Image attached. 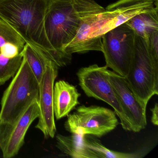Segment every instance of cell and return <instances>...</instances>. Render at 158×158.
<instances>
[{
  "label": "cell",
  "instance_id": "obj_6",
  "mask_svg": "<svg viewBox=\"0 0 158 158\" xmlns=\"http://www.w3.org/2000/svg\"><path fill=\"white\" fill-rule=\"evenodd\" d=\"M135 33L126 23L108 31L102 37L105 66L125 77L135 56Z\"/></svg>",
  "mask_w": 158,
  "mask_h": 158
},
{
  "label": "cell",
  "instance_id": "obj_8",
  "mask_svg": "<svg viewBox=\"0 0 158 158\" xmlns=\"http://www.w3.org/2000/svg\"><path fill=\"white\" fill-rule=\"evenodd\" d=\"M116 115L108 108L82 105L68 114L64 127L71 134L101 137L116 128L119 124Z\"/></svg>",
  "mask_w": 158,
  "mask_h": 158
},
{
  "label": "cell",
  "instance_id": "obj_10",
  "mask_svg": "<svg viewBox=\"0 0 158 158\" xmlns=\"http://www.w3.org/2000/svg\"><path fill=\"white\" fill-rule=\"evenodd\" d=\"M59 67L52 63L47 65L39 83L38 103L40 114L35 127L46 138H53L56 133L53 110V92L54 82L58 76Z\"/></svg>",
  "mask_w": 158,
  "mask_h": 158
},
{
  "label": "cell",
  "instance_id": "obj_2",
  "mask_svg": "<svg viewBox=\"0 0 158 158\" xmlns=\"http://www.w3.org/2000/svg\"><path fill=\"white\" fill-rule=\"evenodd\" d=\"M80 23L74 0H50L45 16V30L60 67L67 65L72 60L64 48L75 37Z\"/></svg>",
  "mask_w": 158,
  "mask_h": 158
},
{
  "label": "cell",
  "instance_id": "obj_11",
  "mask_svg": "<svg viewBox=\"0 0 158 158\" xmlns=\"http://www.w3.org/2000/svg\"><path fill=\"white\" fill-rule=\"evenodd\" d=\"M107 73L109 80L131 124L132 131L139 132L144 129L147 125L146 108L137 99L125 77L110 70H108Z\"/></svg>",
  "mask_w": 158,
  "mask_h": 158
},
{
  "label": "cell",
  "instance_id": "obj_9",
  "mask_svg": "<svg viewBox=\"0 0 158 158\" xmlns=\"http://www.w3.org/2000/svg\"><path fill=\"white\" fill-rule=\"evenodd\" d=\"M39 114L38 101H36L13 123L0 124V148L4 158H12L18 154L29 127Z\"/></svg>",
  "mask_w": 158,
  "mask_h": 158
},
{
  "label": "cell",
  "instance_id": "obj_1",
  "mask_svg": "<svg viewBox=\"0 0 158 158\" xmlns=\"http://www.w3.org/2000/svg\"><path fill=\"white\" fill-rule=\"evenodd\" d=\"M49 1L0 0V18L13 27L26 43L42 50L60 68L45 30Z\"/></svg>",
  "mask_w": 158,
  "mask_h": 158
},
{
  "label": "cell",
  "instance_id": "obj_14",
  "mask_svg": "<svg viewBox=\"0 0 158 158\" xmlns=\"http://www.w3.org/2000/svg\"><path fill=\"white\" fill-rule=\"evenodd\" d=\"M81 94L75 86L64 80L54 85L53 92V110L57 120L67 116L79 104Z\"/></svg>",
  "mask_w": 158,
  "mask_h": 158
},
{
  "label": "cell",
  "instance_id": "obj_12",
  "mask_svg": "<svg viewBox=\"0 0 158 158\" xmlns=\"http://www.w3.org/2000/svg\"><path fill=\"white\" fill-rule=\"evenodd\" d=\"M80 19V25L73 40L65 47L64 52L69 56L74 53H86L89 50V39L91 27L97 14L104 8L95 0H74Z\"/></svg>",
  "mask_w": 158,
  "mask_h": 158
},
{
  "label": "cell",
  "instance_id": "obj_5",
  "mask_svg": "<svg viewBox=\"0 0 158 158\" xmlns=\"http://www.w3.org/2000/svg\"><path fill=\"white\" fill-rule=\"evenodd\" d=\"M158 6V0H117L97 14L89 39V51L102 52V37L136 15Z\"/></svg>",
  "mask_w": 158,
  "mask_h": 158
},
{
  "label": "cell",
  "instance_id": "obj_19",
  "mask_svg": "<svg viewBox=\"0 0 158 158\" xmlns=\"http://www.w3.org/2000/svg\"><path fill=\"white\" fill-rule=\"evenodd\" d=\"M152 115L151 122L154 125H158V105L156 102L154 107L151 109Z\"/></svg>",
  "mask_w": 158,
  "mask_h": 158
},
{
  "label": "cell",
  "instance_id": "obj_13",
  "mask_svg": "<svg viewBox=\"0 0 158 158\" xmlns=\"http://www.w3.org/2000/svg\"><path fill=\"white\" fill-rule=\"evenodd\" d=\"M139 153H127L111 150L96 137L83 135L77 144L74 158H138Z\"/></svg>",
  "mask_w": 158,
  "mask_h": 158
},
{
  "label": "cell",
  "instance_id": "obj_15",
  "mask_svg": "<svg viewBox=\"0 0 158 158\" xmlns=\"http://www.w3.org/2000/svg\"><path fill=\"white\" fill-rule=\"evenodd\" d=\"M126 23L137 35L148 41L151 35L158 31V6L136 15Z\"/></svg>",
  "mask_w": 158,
  "mask_h": 158
},
{
  "label": "cell",
  "instance_id": "obj_7",
  "mask_svg": "<svg viewBox=\"0 0 158 158\" xmlns=\"http://www.w3.org/2000/svg\"><path fill=\"white\" fill-rule=\"evenodd\" d=\"M108 67L94 64L79 69L77 73L79 85L89 97L102 101L112 107L124 130L132 131L131 124L109 80Z\"/></svg>",
  "mask_w": 158,
  "mask_h": 158
},
{
  "label": "cell",
  "instance_id": "obj_3",
  "mask_svg": "<svg viewBox=\"0 0 158 158\" xmlns=\"http://www.w3.org/2000/svg\"><path fill=\"white\" fill-rule=\"evenodd\" d=\"M39 83L26 60L22 64L1 102L0 124L13 123L34 102L38 101Z\"/></svg>",
  "mask_w": 158,
  "mask_h": 158
},
{
  "label": "cell",
  "instance_id": "obj_18",
  "mask_svg": "<svg viewBox=\"0 0 158 158\" xmlns=\"http://www.w3.org/2000/svg\"><path fill=\"white\" fill-rule=\"evenodd\" d=\"M149 51L152 60L158 65V31L152 33L148 41Z\"/></svg>",
  "mask_w": 158,
  "mask_h": 158
},
{
  "label": "cell",
  "instance_id": "obj_16",
  "mask_svg": "<svg viewBox=\"0 0 158 158\" xmlns=\"http://www.w3.org/2000/svg\"><path fill=\"white\" fill-rule=\"evenodd\" d=\"M22 54L27 61L39 83L40 82L46 66L52 63H54L42 50L28 43H26Z\"/></svg>",
  "mask_w": 158,
  "mask_h": 158
},
{
  "label": "cell",
  "instance_id": "obj_4",
  "mask_svg": "<svg viewBox=\"0 0 158 158\" xmlns=\"http://www.w3.org/2000/svg\"><path fill=\"white\" fill-rule=\"evenodd\" d=\"M125 77L137 99L147 108L152 97L158 94V65L151 56L148 41L136 35L135 56Z\"/></svg>",
  "mask_w": 158,
  "mask_h": 158
},
{
  "label": "cell",
  "instance_id": "obj_17",
  "mask_svg": "<svg viewBox=\"0 0 158 158\" xmlns=\"http://www.w3.org/2000/svg\"><path fill=\"white\" fill-rule=\"evenodd\" d=\"M10 41L11 40L0 39V85L5 84L8 80L14 76L23 60L22 52L19 56L13 59H7L2 55L1 47Z\"/></svg>",
  "mask_w": 158,
  "mask_h": 158
}]
</instances>
